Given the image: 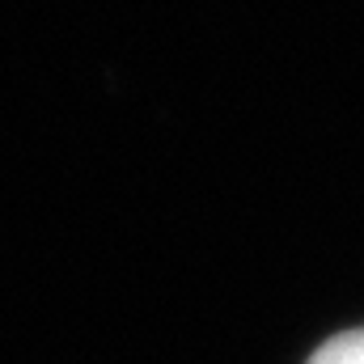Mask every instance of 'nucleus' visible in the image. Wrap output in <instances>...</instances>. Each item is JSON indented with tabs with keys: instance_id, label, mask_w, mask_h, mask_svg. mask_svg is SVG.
I'll return each instance as SVG.
<instances>
[{
	"instance_id": "nucleus-1",
	"label": "nucleus",
	"mask_w": 364,
	"mask_h": 364,
	"mask_svg": "<svg viewBox=\"0 0 364 364\" xmlns=\"http://www.w3.org/2000/svg\"><path fill=\"white\" fill-rule=\"evenodd\" d=\"M309 364H364V331H343L335 339H326Z\"/></svg>"
}]
</instances>
